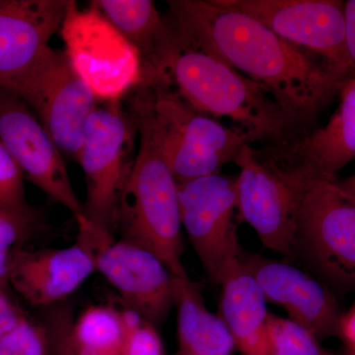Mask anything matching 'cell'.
I'll list each match as a JSON object with an SVG mask.
<instances>
[{
  "label": "cell",
  "mask_w": 355,
  "mask_h": 355,
  "mask_svg": "<svg viewBox=\"0 0 355 355\" xmlns=\"http://www.w3.org/2000/svg\"><path fill=\"white\" fill-rule=\"evenodd\" d=\"M177 46L203 51L260 84L308 127L354 76L218 0H169Z\"/></svg>",
  "instance_id": "cell-1"
},
{
  "label": "cell",
  "mask_w": 355,
  "mask_h": 355,
  "mask_svg": "<svg viewBox=\"0 0 355 355\" xmlns=\"http://www.w3.org/2000/svg\"><path fill=\"white\" fill-rule=\"evenodd\" d=\"M166 76L191 108L231 119L251 146L284 144L309 130L268 89L203 51L176 44Z\"/></svg>",
  "instance_id": "cell-2"
},
{
  "label": "cell",
  "mask_w": 355,
  "mask_h": 355,
  "mask_svg": "<svg viewBox=\"0 0 355 355\" xmlns=\"http://www.w3.org/2000/svg\"><path fill=\"white\" fill-rule=\"evenodd\" d=\"M139 148L116 209L114 234L150 252L176 277H188L177 182L146 114L130 105Z\"/></svg>",
  "instance_id": "cell-3"
},
{
  "label": "cell",
  "mask_w": 355,
  "mask_h": 355,
  "mask_svg": "<svg viewBox=\"0 0 355 355\" xmlns=\"http://www.w3.org/2000/svg\"><path fill=\"white\" fill-rule=\"evenodd\" d=\"M133 89L132 105L150 123L177 183L218 174L251 146L237 128L191 108L167 79L140 81Z\"/></svg>",
  "instance_id": "cell-4"
},
{
  "label": "cell",
  "mask_w": 355,
  "mask_h": 355,
  "mask_svg": "<svg viewBox=\"0 0 355 355\" xmlns=\"http://www.w3.org/2000/svg\"><path fill=\"white\" fill-rule=\"evenodd\" d=\"M296 259L300 257L334 291L355 284L354 178L298 184Z\"/></svg>",
  "instance_id": "cell-5"
},
{
  "label": "cell",
  "mask_w": 355,
  "mask_h": 355,
  "mask_svg": "<svg viewBox=\"0 0 355 355\" xmlns=\"http://www.w3.org/2000/svg\"><path fill=\"white\" fill-rule=\"evenodd\" d=\"M137 130L120 100L107 101L91 114L78 164L86 182L83 214L114 236L116 209L132 171Z\"/></svg>",
  "instance_id": "cell-6"
},
{
  "label": "cell",
  "mask_w": 355,
  "mask_h": 355,
  "mask_svg": "<svg viewBox=\"0 0 355 355\" xmlns=\"http://www.w3.org/2000/svg\"><path fill=\"white\" fill-rule=\"evenodd\" d=\"M76 243L90 254L95 270L116 289L121 302L153 326L165 323L175 306V277L150 252L116 240L83 214L74 216Z\"/></svg>",
  "instance_id": "cell-7"
},
{
  "label": "cell",
  "mask_w": 355,
  "mask_h": 355,
  "mask_svg": "<svg viewBox=\"0 0 355 355\" xmlns=\"http://www.w3.org/2000/svg\"><path fill=\"white\" fill-rule=\"evenodd\" d=\"M15 94L30 107L64 157L78 162L86 125L99 100L67 53L50 46Z\"/></svg>",
  "instance_id": "cell-8"
},
{
  "label": "cell",
  "mask_w": 355,
  "mask_h": 355,
  "mask_svg": "<svg viewBox=\"0 0 355 355\" xmlns=\"http://www.w3.org/2000/svg\"><path fill=\"white\" fill-rule=\"evenodd\" d=\"M233 162L240 169L236 176V219L249 224L270 251L295 260L298 184L261 159L250 144Z\"/></svg>",
  "instance_id": "cell-9"
},
{
  "label": "cell",
  "mask_w": 355,
  "mask_h": 355,
  "mask_svg": "<svg viewBox=\"0 0 355 355\" xmlns=\"http://www.w3.org/2000/svg\"><path fill=\"white\" fill-rule=\"evenodd\" d=\"M182 226L210 282L218 284L241 246L234 223L236 176L209 175L177 183Z\"/></svg>",
  "instance_id": "cell-10"
},
{
  "label": "cell",
  "mask_w": 355,
  "mask_h": 355,
  "mask_svg": "<svg viewBox=\"0 0 355 355\" xmlns=\"http://www.w3.org/2000/svg\"><path fill=\"white\" fill-rule=\"evenodd\" d=\"M338 108L323 127L296 139L254 148L257 154L294 183L331 181L355 157V79L338 94Z\"/></svg>",
  "instance_id": "cell-11"
},
{
  "label": "cell",
  "mask_w": 355,
  "mask_h": 355,
  "mask_svg": "<svg viewBox=\"0 0 355 355\" xmlns=\"http://www.w3.org/2000/svg\"><path fill=\"white\" fill-rule=\"evenodd\" d=\"M258 20L289 43L328 60L354 76L345 46V2L338 0H218Z\"/></svg>",
  "instance_id": "cell-12"
},
{
  "label": "cell",
  "mask_w": 355,
  "mask_h": 355,
  "mask_svg": "<svg viewBox=\"0 0 355 355\" xmlns=\"http://www.w3.org/2000/svg\"><path fill=\"white\" fill-rule=\"evenodd\" d=\"M0 141L21 171L73 216L83 214L64 155L22 98L0 88Z\"/></svg>",
  "instance_id": "cell-13"
},
{
  "label": "cell",
  "mask_w": 355,
  "mask_h": 355,
  "mask_svg": "<svg viewBox=\"0 0 355 355\" xmlns=\"http://www.w3.org/2000/svg\"><path fill=\"white\" fill-rule=\"evenodd\" d=\"M238 259L259 284L266 300L282 306L288 319L318 340L335 336L340 305L333 291L287 261L272 260L239 247Z\"/></svg>",
  "instance_id": "cell-14"
},
{
  "label": "cell",
  "mask_w": 355,
  "mask_h": 355,
  "mask_svg": "<svg viewBox=\"0 0 355 355\" xmlns=\"http://www.w3.org/2000/svg\"><path fill=\"white\" fill-rule=\"evenodd\" d=\"M67 0H0V88L16 93L50 48Z\"/></svg>",
  "instance_id": "cell-15"
},
{
  "label": "cell",
  "mask_w": 355,
  "mask_h": 355,
  "mask_svg": "<svg viewBox=\"0 0 355 355\" xmlns=\"http://www.w3.org/2000/svg\"><path fill=\"white\" fill-rule=\"evenodd\" d=\"M95 272L78 243L62 249L16 247L9 253L8 282L34 307H51L83 286Z\"/></svg>",
  "instance_id": "cell-16"
},
{
  "label": "cell",
  "mask_w": 355,
  "mask_h": 355,
  "mask_svg": "<svg viewBox=\"0 0 355 355\" xmlns=\"http://www.w3.org/2000/svg\"><path fill=\"white\" fill-rule=\"evenodd\" d=\"M101 14L139 55L141 80L164 78L168 62L176 46L171 24L163 19L151 0H98Z\"/></svg>",
  "instance_id": "cell-17"
},
{
  "label": "cell",
  "mask_w": 355,
  "mask_h": 355,
  "mask_svg": "<svg viewBox=\"0 0 355 355\" xmlns=\"http://www.w3.org/2000/svg\"><path fill=\"white\" fill-rule=\"evenodd\" d=\"M219 286L218 316L230 331L236 349L242 355H270L266 297L238 256L229 261Z\"/></svg>",
  "instance_id": "cell-18"
},
{
  "label": "cell",
  "mask_w": 355,
  "mask_h": 355,
  "mask_svg": "<svg viewBox=\"0 0 355 355\" xmlns=\"http://www.w3.org/2000/svg\"><path fill=\"white\" fill-rule=\"evenodd\" d=\"M179 349L176 355H231L234 340L218 315L207 310L200 287L190 277H175Z\"/></svg>",
  "instance_id": "cell-19"
},
{
  "label": "cell",
  "mask_w": 355,
  "mask_h": 355,
  "mask_svg": "<svg viewBox=\"0 0 355 355\" xmlns=\"http://www.w3.org/2000/svg\"><path fill=\"white\" fill-rule=\"evenodd\" d=\"M71 334L78 355H121L125 329L118 306H89L74 320Z\"/></svg>",
  "instance_id": "cell-20"
},
{
  "label": "cell",
  "mask_w": 355,
  "mask_h": 355,
  "mask_svg": "<svg viewBox=\"0 0 355 355\" xmlns=\"http://www.w3.org/2000/svg\"><path fill=\"white\" fill-rule=\"evenodd\" d=\"M270 355H338L324 349L309 331L291 319L268 314L266 322Z\"/></svg>",
  "instance_id": "cell-21"
},
{
  "label": "cell",
  "mask_w": 355,
  "mask_h": 355,
  "mask_svg": "<svg viewBox=\"0 0 355 355\" xmlns=\"http://www.w3.org/2000/svg\"><path fill=\"white\" fill-rule=\"evenodd\" d=\"M118 308L125 329L121 355H165L157 328L123 303Z\"/></svg>",
  "instance_id": "cell-22"
},
{
  "label": "cell",
  "mask_w": 355,
  "mask_h": 355,
  "mask_svg": "<svg viewBox=\"0 0 355 355\" xmlns=\"http://www.w3.org/2000/svg\"><path fill=\"white\" fill-rule=\"evenodd\" d=\"M0 355H51L44 324L23 319L0 340Z\"/></svg>",
  "instance_id": "cell-23"
},
{
  "label": "cell",
  "mask_w": 355,
  "mask_h": 355,
  "mask_svg": "<svg viewBox=\"0 0 355 355\" xmlns=\"http://www.w3.org/2000/svg\"><path fill=\"white\" fill-rule=\"evenodd\" d=\"M41 226V216L35 207L24 211L0 209V253H9L27 241Z\"/></svg>",
  "instance_id": "cell-24"
},
{
  "label": "cell",
  "mask_w": 355,
  "mask_h": 355,
  "mask_svg": "<svg viewBox=\"0 0 355 355\" xmlns=\"http://www.w3.org/2000/svg\"><path fill=\"white\" fill-rule=\"evenodd\" d=\"M31 207L26 198L24 175L0 141V209L24 211Z\"/></svg>",
  "instance_id": "cell-25"
},
{
  "label": "cell",
  "mask_w": 355,
  "mask_h": 355,
  "mask_svg": "<svg viewBox=\"0 0 355 355\" xmlns=\"http://www.w3.org/2000/svg\"><path fill=\"white\" fill-rule=\"evenodd\" d=\"M46 314L44 328L48 334L51 355H78L72 340L73 316L69 306H51Z\"/></svg>",
  "instance_id": "cell-26"
},
{
  "label": "cell",
  "mask_w": 355,
  "mask_h": 355,
  "mask_svg": "<svg viewBox=\"0 0 355 355\" xmlns=\"http://www.w3.org/2000/svg\"><path fill=\"white\" fill-rule=\"evenodd\" d=\"M25 318L19 308L0 289V340Z\"/></svg>",
  "instance_id": "cell-27"
},
{
  "label": "cell",
  "mask_w": 355,
  "mask_h": 355,
  "mask_svg": "<svg viewBox=\"0 0 355 355\" xmlns=\"http://www.w3.org/2000/svg\"><path fill=\"white\" fill-rule=\"evenodd\" d=\"M335 336L343 343V349L355 352V306L340 313L336 324Z\"/></svg>",
  "instance_id": "cell-28"
},
{
  "label": "cell",
  "mask_w": 355,
  "mask_h": 355,
  "mask_svg": "<svg viewBox=\"0 0 355 355\" xmlns=\"http://www.w3.org/2000/svg\"><path fill=\"white\" fill-rule=\"evenodd\" d=\"M345 16V37L347 55L352 62L355 64V1L347 0L343 7Z\"/></svg>",
  "instance_id": "cell-29"
},
{
  "label": "cell",
  "mask_w": 355,
  "mask_h": 355,
  "mask_svg": "<svg viewBox=\"0 0 355 355\" xmlns=\"http://www.w3.org/2000/svg\"><path fill=\"white\" fill-rule=\"evenodd\" d=\"M9 253H0V289L1 291H3L8 282Z\"/></svg>",
  "instance_id": "cell-30"
},
{
  "label": "cell",
  "mask_w": 355,
  "mask_h": 355,
  "mask_svg": "<svg viewBox=\"0 0 355 355\" xmlns=\"http://www.w3.org/2000/svg\"><path fill=\"white\" fill-rule=\"evenodd\" d=\"M338 355H355V352L352 350L343 349L340 352H338Z\"/></svg>",
  "instance_id": "cell-31"
},
{
  "label": "cell",
  "mask_w": 355,
  "mask_h": 355,
  "mask_svg": "<svg viewBox=\"0 0 355 355\" xmlns=\"http://www.w3.org/2000/svg\"><path fill=\"white\" fill-rule=\"evenodd\" d=\"M174 355H176V354H174Z\"/></svg>",
  "instance_id": "cell-32"
}]
</instances>
